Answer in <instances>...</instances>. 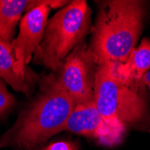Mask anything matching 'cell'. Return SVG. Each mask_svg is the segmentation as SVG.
<instances>
[{"mask_svg":"<svg viewBox=\"0 0 150 150\" xmlns=\"http://www.w3.org/2000/svg\"><path fill=\"white\" fill-rule=\"evenodd\" d=\"M16 104L13 95L6 89V83L0 79V117Z\"/></svg>","mask_w":150,"mask_h":150,"instance_id":"obj_11","label":"cell"},{"mask_svg":"<svg viewBox=\"0 0 150 150\" xmlns=\"http://www.w3.org/2000/svg\"><path fill=\"white\" fill-rule=\"evenodd\" d=\"M91 10L84 0L69 2L48 20L44 35L36 51L34 63L56 72L67 56L87 34Z\"/></svg>","mask_w":150,"mask_h":150,"instance_id":"obj_4","label":"cell"},{"mask_svg":"<svg viewBox=\"0 0 150 150\" xmlns=\"http://www.w3.org/2000/svg\"><path fill=\"white\" fill-rule=\"evenodd\" d=\"M118 74L125 77L142 80L144 75L150 70V40L144 38L139 47L135 48L128 61L115 65Z\"/></svg>","mask_w":150,"mask_h":150,"instance_id":"obj_10","label":"cell"},{"mask_svg":"<svg viewBox=\"0 0 150 150\" xmlns=\"http://www.w3.org/2000/svg\"><path fill=\"white\" fill-rule=\"evenodd\" d=\"M34 74L23 76L16 70V59L12 45L0 42V79L16 91L28 94Z\"/></svg>","mask_w":150,"mask_h":150,"instance_id":"obj_8","label":"cell"},{"mask_svg":"<svg viewBox=\"0 0 150 150\" xmlns=\"http://www.w3.org/2000/svg\"><path fill=\"white\" fill-rule=\"evenodd\" d=\"M30 4L28 0H0V42L12 45L16 26Z\"/></svg>","mask_w":150,"mask_h":150,"instance_id":"obj_9","label":"cell"},{"mask_svg":"<svg viewBox=\"0 0 150 150\" xmlns=\"http://www.w3.org/2000/svg\"><path fill=\"white\" fill-rule=\"evenodd\" d=\"M93 103L101 115L112 123L146 132L150 128L143 81L118 74L112 63L99 64Z\"/></svg>","mask_w":150,"mask_h":150,"instance_id":"obj_3","label":"cell"},{"mask_svg":"<svg viewBox=\"0 0 150 150\" xmlns=\"http://www.w3.org/2000/svg\"><path fill=\"white\" fill-rule=\"evenodd\" d=\"M144 16L142 1L103 2L89 47L99 64L128 61L141 33Z\"/></svg>","mask_w":150,"mask_h":150,"instance_id":"obj_2","label":"cell"},{"mask_svg":"<svg viewBox=\"0 0 150 150\" xmlns=\"http://www.w3.org/2000/svg\"><path fill=\"white\" fill-rule=\"evenodd\" d=\"M147 132H148V133H150V128L148 129V130H147Z\"/></svg>","mask_w":150,"mask_h":150,"instance_id":"obj_12","label":"cell"},{"mask_svg":"<svg viewBox=\"0 0 150 150\" xmlns=\"http://www.w3.org/2000/svg\"><path fill=\"white\" fill-rule=\"evenodd\" d=\"M98 60L84 40L67 56L53 76L75 104L93 102V86Z\"/></svg>","mask_w":150,"mask_h":150,"instance_id":"obj_5","label":"cell"},{"mask_svg":"<svg viewBox=\"0 0 150 150\" xmlns=\"http://www.w3.org/2000/svg\"><path fill=\"white\" fill-rule=\"evenodd\" d=\"M64 130L90 138L103 146L112 147L123 141L127 128L103 118L93 102L76 104L67 120Z\"/></svg>","mask_w":150,"mask_h":150,"instance_id":"obj_7","label":"cell"},{"mask_svg":"<svg viewBox=\"0 0 150 150\" xmlns=\"http://www.w3.org/2000/svg\"><path fill=\"white\" fill-rule=\"evenodd\" d=\"M75 103L53 76L46 77L42 93L21 112L16 123L0 137V148L33 150L63 131Z\"/></svg>","mask_w":150,"mask_h":150,"instance_id":"obj_1","label":"cell"},{"mask_svg":"<svg viewBox=\"0 0 150 150\" xmlns=\"http://www.w3.org/2000/svg\"><path fill=\"white\" fill-rule=\"evenodd\" d=\"M67 1L42 0L39 5L27 11L19 23V33L13 39L12 47L16 59V70L20 75L26 76L33 73L27 69L33 55L39 47L44 35L50 9L64 6Z\"/></svg>","mask_w":150,"mask_h":150,"instance_id":"obj_6","label":"cell"}]
</instances>
